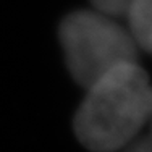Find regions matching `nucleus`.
Wrapping results in <instances>:
<instances>
[{"label":"nucleus","mask_w":152,"mask_h":152,"mask_svg":"<svg viewBox=\"0 0 152 152\" xmlns=\"http://www.w3.org/2000/svg\"><path fill=\"white\" fill-rule=\"evenodd\" d=\"M73 118L78 141L92 152H117L139 136L152 112V84L139 63H125L86 89Z\"/></svg>","instance_id":"1"},{"label":"nucleus","mask_w":152,"mask_h":152,"mask_svg":"<svg viewBox=\"0 0 152 152\" xmlns=\"http://www.w3.org/2000/svg\"><path fill=\"white\" fill-rule=\"evenodd\" d=\"M58 39L71 78L84 89L113 68L137 61L139 49L128 28L94 8L65 16Z\"/></svg>","instance_id":"2"},{"label":"nucleus","mask_w":152,"mask_h":152,"mask_svg":"<svg viewBox=\"0 0 152 152\" xmlns=\"http://www.w3.org/2000/svg\"><path fill=\"white\" fill-rule=\"evenodd\" d=\"M125 18L137 49L152 55V0H136Z\"/></svg>","instance_id":"3"},{"label":"nucleus","mask_w":152,"mask_h":152,"mask_svg":"<svg viewBox=\"0 0 152 152\" xmlns=\"http://www.w3.org/2000/svg\"><path fill=\"white\" fill-rule=\"evenodd\" d=\"M136 0H91L92 8L112 18H125Z\"/></svg>","instance_id":"4"},{"label":"nucleus","mask_w":152,"mask_h":152,"mask_svg":"<svg viewBox=\"0 0 152 152\" xmlns=\"http://www.w3.org/2000/svg\"><path fill=\"white\" fill-rule=\"evenodd\" d=\"M121 152H152V141L149 139V136H144V137L137 136L126 147H123Z\"/></svg>","instance_id":"5"},{"label":"nucleus","mask_w":152,"mask_h":152,"mask_svg":"<svg viewBox=\"0 0 152 152\" xmlns=\"http://www.w3.org/2000/svg\"><path fill=\"white\" fill-rule=\"evenodd\" d=\"M147 125H149V139L152 141V112H151V117H149V121H147Z\"/></svg>","instance_id":"6"}]
</instances>
